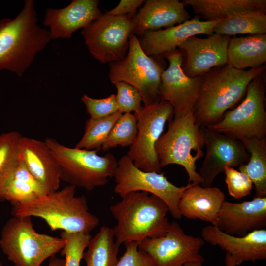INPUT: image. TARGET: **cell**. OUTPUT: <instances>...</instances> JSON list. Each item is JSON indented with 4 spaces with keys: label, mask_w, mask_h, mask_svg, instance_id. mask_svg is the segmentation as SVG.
<instances>
[{
    "label": "cell",
    "mask_w": 266,
    "mask_h": 266,
    "mask_svg": "<svg viewBox=\"0 0 266 266\" xmlns=\"http://www.w3.org/2000/svg\"><path fill=\"white\" fill-rule=\"evenodd\" d=\"M33 0H25L13 19H0V71L22 76L51 39L48 30L38 24Z\"/></svg>",
    "instance_id": "6da1fadb"
},
{
    "label": "cell",
    "mask_w": 266,
    "mask_h": 266,
    "mask_svg": "<svg viewBox=\"0 0 266 266\" xmlns=\"http://www.w3.org/2000/svg\"><path fill=\"white\" fill-rule=\"evenodd\" d=\"M265 69V66H262L240 70L227 64L203 75L193 109L196 124L207 127L219 122L243 97L249 83Z\"/></svg>",
    "instance_id": "7a4b0ae2"
},
{
    "label": "cell",
    "mask_w": 266,
    "mask_h": 266,
    "mask_svg": "<svg viewBox=\"0 0 266 266\" xmlns=\"http://www.w3.org/2000/svg\"><path fill=\"white\" fill-rule=\"evenodd\" d=\"M110 210L117 223L113 229L115 243H138L147 238L164 235L170 223L166 217L169 209L159 197L143 191L131 192Z\"/></svg>",
    "instance_id": "3957f363"
},
{
    "label": "cell",
    "mask_w": 266,
    "mask_h": 266,
    "mask_svg": "<svg viewBox=\"0 0 266 266\" xmlns=\"http://www.w3.org/2000/svg\"><path fill=\"white\" fill-rule=\"evenodd\" d=\"M76 188L68 185L27 203L14 205L13 215L41 218L52 231L90 234L99 220L89 211L85 196H75Z\"/></svg>",
    "instance_id": "277c9868"
},
{
    "label": "cell",
    "mask_w": 266,
    "mask_h": 266,
    "mask_svg": "<svg viewBox=\"0 0 266 266\" xmlns=\"http://www.w3.org/2000/svg\"><path fill=\"white\" fill-rule=\"evenodd\" d=\"M29 216L13 215L3 227L0 247L14 266H41L63 248L65 240L34 229Z\"/></svg>",
    "instance_id": "5b68a950"
},
{
    "label": "cell",
    "mask_w": 266,
    "mask_h": 266,
    "mask_svg": "<svg viewBox=\"0 0 266 266\" xmlns=\"http://www.w3.org/2000/svg\"><path fill=\"white\" fill-rule=\"evenodd\" d=\"M44 141L58 162L61 180L69 185L92 190L114 177L118 161L112 154L99 156L98 150L70 148L50 137Z\"/></svg>",
    "instance_id": "8992f818"
},
{
    "label": "cell",
    "mask_w": 266,
    "mask_h": 266,
    "mask_svg": "<svg viewBox=\"0 0 266 266\" xmlns=\"http://www.w3.org/2000/svg\"><path fill=\"white\" fill-rule=\"evenodd\" d=\"M204 141L200 126L196 123L192 110L185 116L169 121L167 132L158 140L155 150L161 168L171 164L182 166L189 183L200 184L202 179L196 171V162L203 156Z\"/></svg>",
    "instance_id": "52a82bcc"
},
{
    "label": "cell",
    "mask_w": 266,
    "mask_h": 266,
    "mask_svg": "<svg viewBox=\"0 0 266 266\" xmlns=\"http://www.w3.org/2000/svg\"><path fill=\"white\" fill-rule=\"evenodd\" d=\"M155 56L146 55L139 39L132 33L125 57L110 63L109 76L111 82H124L134 87L140 93L144 106L160 101L161 76L164 70Z\"/></svg>",
    "instance_id": "ba28073f"
},
{
    "label": "cell",
    "mask_w": 266,
    "mask_h": 266,
    "mask_svg": "<svg viewBox=\"0 0 266 266\" xmlns=\"http://www.w3.org/2000/svg\"><path fill=\"white\" fill-rule=\"evenodd\" d=\"M264 72L248 84L246 96L235 109L227 111L210 130L241 140L250 137H266L265 81Z\"/></svg>",
    "instance_id": "9c48e42d"
},
{
    "label": "cell",
    "mask_w": 266,
    "mask_h": 266,
    "mask_svg": "<svg viewBox=\"0 0 266 266\" xmlns=\"http://www.w3.org/2000/svg\"><path fill=\"white\" fill-rule=\"evenodd\" d=\"M133 16H111L105 13L82 29L85 43L95 59L111 63L125 57L132 34Z\"/></svg>",
    "instance_id": "30bf717a"
},
{
    "label": "cell",
    "mask_w": 266,
    "mask_h": 266,
    "mask_svg": "<svg viewBox=\"0 0 266 266\" xmlns=\"http://www.w3.org/2000/svg\"><path fill=\"white\" fill-rule=\"evenodd\" d=\"M116 185L115 193L121 198L134 191H143L155 195L167 205L173 218L182 217L178 204L183 192L191 183L177 187L171 183L164 173L146 172L137 168L127 155L118 161V166L113 177Z\"/></svg>",
    "instance_id": "8fae6325"
},
{
    "label": "cell",
    "mask_w": 266,
    "mask_h": 266,
    "mask_svg": "<svg viewBox=\"0 0 266 266\" xmlns=\"http://www.w3.org/2000/svg\"><path fill=\"white\" fill-rule=\"evenodd\" d=\"M137 133L126 154L139 169L146 172L161 173V167L155 150L166 121L171 120L173 109L169 102L160 101L143 106L138 113Z\"/></svg>",
    "instance_id": "7c38bea8"
},
{
    "label": "cell",
    "mask_w": 266,
    "mask_h": 266,
    "mask_svg": "<svg viewBox=\"0 0 266 266\" xmlns=\"http://www.w3.org/2000/svg\"><path fill=\"white\" fill-rule=\"evenodd\" d=\"M204 245L202 238L186 234L173 221L165 234L145 238L138 243V248L151 257L155 266H183L190 262L204 261L200 253Z\"/></svg>",
    "instance_id": "4fadbf2b"
},
{
    "label": "cell",
    "mask_w": 266,
    "mask_h": 266,
    "mask_svg": "<svg viewBox=\"0 0 266 266\" xmlns=\"http://www.w3.org/2000/svg\"><path fill=\"white\" fill-rule=\"evenodd\" d=\"M169 62L161 74L159 87L161 101H168L173 109L174 119L182 117L193 109L198 99L202 76L190 77L183 72L182 54L178 49L162 54Z\"/></svg>",
    "instance_id": "5bb4252c"
},
{
    "label": "cell",
    "mask_w": 266,
    "mask_h": 266,
    "mask_svg": "<svg viewBox=\"0 0 266 266\" xmlns=\"http://www.w3.org/2000/svg\"><path fill=\"white\" fill-rule=\"evenodd\" d=\"M206 153L198 172L201 186L211 187L215 177L226 167H234L247 162L249 154L241 141L200 126Z\"/></svg>",
    "instance_id": "9a60e30c"
},
{
    "label": "cell",
    "mask_w": 266,
    "mask_h": 266,
    "mask_svg": "<svg viewBox=\"0 0 266 266\" xmlns=\"http://www.w3.org/2000/svg\"><path fill=\"white\" fill-rule=\"evenodd\" d=\"M231 37L213 33L207 38H189L178 49L182 54V69L190 77L201 76L212 68L228 63Z\"/></svg>",
    "instance_id": "2e32d148"
},
{
    "label": "cell",
    "mask_w": 266,
    "mask_h": 266,
    "mask_svg": "<svg viewBox=\"0 0 266 266\" xmlns=\"http://www.w3.org/2000/svg\"><path fill=\"white\" fill-rule=\"evenodd\" d=\"M219 21H202L200 16L195 15L182 23L165 29L146 31L139 39L140 45L146 55L160 56L177 49L192 36L212 34L214 27Z\"/></svg>",
    "instance_id": "e0dca14e"
},
{
    "label": "cell",
    "mask_w": 266,
    "mask_h": 266,
    "mask_svg": "<svg viewBox=\"0 0 266 266\" xmlns=\"http://www.w3.org/2000/svg\"><path fill=\"white\" fill-rule=\"evenodd\" d=\"M203 240L218 246L229 253L236 266L244 262H255L266 258V230L251 232L243 236L231 235L212 225L201 230Z\"/></svg>",
    "instance_id": "ac0fdd59"
},
{
    "label": "cell",
    "mask_w": 266,
    "mask_h": 266,
    "mask_svg": "<svg viewBox=\"0 0 266 266\" xmlns=\"http://www.w3.org/2000/svg\"><path fill=\"white\" fill-rule=\"evenodd\" d=\"M216 226L231 235L243 236L266 228V197L250 201L232 203L225 201L219 213Z\"/></svg>",
    "instance_id": "d6986e66"
},
{
    "label": "cell",
    "mask_w": 266,
    "mask_h": 266,
    "mask_svg": "<svg viewBox=\"0 0 266 266\" xmlns=\"http://www.w3.org/2000/svg\"><path fill=\"white\" fill-rule=\"evenodd\" d=\"M98 5L97 0H73L63 8H47L43 24L49 28L51 39L70 38L76 30L102 14Z\"/></svg>",
    "instance_id": "ffe728a7"
},
{
    "label": "cell",
    "mask_w": 266,
    "mask_h": 266,
    "mask_svg": "<svg viewBox=\"0 0 266 266\" xmlns=\"http://www.w3.org/2000/svg\"><path fill=\"white\" fill-rule=\"evenodd\" d=\"M18 158L48 193L59 189L61 180L60 166L45 141L22 136Z\"/></svg>",
    "instance_id": "44dd1931"
},
{
    "label": "cell",
    "mask_w": 266,
    "mask_h": 266,
    "mask_svg": "<svg viewBox=\"0 0 266 266\" xmlns=\"http://www.w3.org/2000/svg\"><path fill=\"white\" fill-rule=\"evenodd\" d=\"M185 7L178 0H147L131 18L132 33L141 37L147 31L182 23L190 19Z\"/></svg>",
    "instance_id": "7402d4cb"
},
{
    "label": "cell",
    "mask_w": 266,
    "mask_h": 266,
    "mask_svg": "<svg viewBox=\"0 0 266 266\" xmlns=\"http://www.w3.org/2000/svg\"><path fill=\"white\" fill-rule=\"evenodd\" d=\"M225 201V194L219 188L191 183L182 195L178 209L182 216L200 219L216 226Z\"/></svg>",
    "instance_id": "603a6c76"
},
{
    "label": "cell",
    "mask_w": 266,
    "mask_h": 266,
    "mask_svg": "<svg viewBox=\"0 0 266 266\" xmlns=\"http://www.w3.org/2000/svg\"><path fill=\"white\" fill-rule=\"evenodd\" d=\"M228 64L240 70L263 66L266 61V33L231 38Z\"/></svg>",
    "instance_id": "cb8c5ba5"
},
{
    "label": "cell",
    "mask_w": 266,
    "mask_h": 266,
    "mask_svg": "<svg viewBox=\"0 0 266 266\" xmlns=\"http://www.w3.org/2000/svg\"><path fill=\"white\" fill-rule=\"evenodd\" d=\"M196 15L205 21H219L248 11L266 12V0H184Z\"/></svg>",
    "instance_id": "d4e9b609"
},
{
    "label": "cell",
    "mask_w": 266,
    "mask_h": 266,
    "mask_svg": "<svg viewBox=\"0 0 266 266\" xmlns=\"http://www.w3.org/2000/svg\"><path fill=\"white\" fill-rule=\"evenodd\" d=\"M240 141L250 156L248 163L240 165L238 170L245 173L254 185V197H266V138L253 137Z\"/></svg>",
    "instance_id": "484cf974"
},
{
    "label": "cell",
    "mask_w": 266,
    "mask_h": 266,
    "mask_svg": "<svg viewBox=\"0 0 266 266\" xmlns=\"http://www.w3.org/2000/svg\"><path fill=\"white\" fill-rule=\"evenodd\" d=\"M119 247L113 229L103 225L90 240L82 259L86 266H114L118 261Z\"/></svg>",
    "instance_id": "4316f807"
},
{
    "label": "cell",
    "mask_w": 266,
    "mask_h": 266,
    "mask_svg": "<svg viewBox=\"0 0 266 266\" xmlns=\"http://www.w3.org/2000/svg\"><path fill=\"white\" fill-rule=\"evenodd\" d=\"M213 31L230 37L237 34L266 33V12L248 11L237 13L218 21Z\"/></svg>",
    "instance_id": "83f0119b"
},
{
    "label": "cell",
    "mask_w": 266,
    "mask_h": 266,
    "mask_svg": "<svg viewBox=\"0 0 266 266\" xmlns=\"http://www.w3.org/2000/svg\"><path fill=\"white\" fill-rule=\"evenodd\" d=\"M22 136L17 131L0 135V201H4L5 189L13 178L18 164L19 145Z\"/></svg>",
    "instance_id": "f1b7e54d"
},
{
    "label": "cell",
    "mask_w": 266,
    "mask_h": 266,
    "mask_svg": "<svg viewBox=\"0 0 266 266\" xmlns=\"http://www.w3.org/2000/svg\"><path fill=\"white\" fill-rule=\"evenodd\" d=\"M122 114L118 111L103 118L88 119L85 123L84 134L75 147L86 150H101L114 125Z\"/></svg>",
    "instance_id": "f546056e"
},
{
    "label": "cell",
    "mask_w": 266,
    "mask_h": 266,
    "mask_svg": "<svg viewBox=\"0 0 266 266\" xmlns=\"http://www.w3.org/2000/svg\"><path fill=\"white\" fill-rule=\"evenodd\" d=\"M137 133V118L134 114H122L114 125L101 150L107 151L117 146H131Z\"/></svg>",
    "instance_id": "4dcf8cb0"
},
{
    "label": "cell",
    "mask_w": 266,
    "mask_h": 266,
    "mask_svg": "<svg viewBox=\"0 0 266 266\" xmlns=\"http://www.w3.org/2000/svg\"><path fill=\"white\" fill-rule=\"evenodd\" d=\"M61 237L65 240V244L61 250V255L65 259V266H80L85 249L92 238L88 233H68L62 231Z\"/></svg>",
    "instance_id": "1f68e13d"
},
{
    "label": "cell",
    "mask_w": 266,
    "mask_h": 266,
    "mask_svg": "<svg viewBox=\"0 0 266 266\" xmlns=\"http://www.w3.org/2000/svg\"><path fill=\"white\" fill-rule=\"evenodd\" d=\"M117 89L116 95L118 111L121 113L139 112L143 107L142 97L139 92L133 86L124 82L114 83Z\"/></svg>",
    "instance_id": "d6a6232c"
},
{
    "label": "cell",
    "mask_w": 266,
    "mask_h": 266,
    "mask_svg": "<svg viewBox=\"0 0 266 266\" xmlns=\"http://www.w3.org/2000/svg\"><path fill=\"white\" fill-rule=\"evenodd\" d=\"M81 100L85 106L87 113L92 119L105 117L118 111L115 94L103 99H94L84 94Z\"/></svg>",
    "instance_id": "836d02e7"
},
{
    "label": "cell",
    "mask_w": 266,
    "mask_h": 266,
    "mask_svg": "<svg viewBox=\"0 0 266 266\" xmlns=\"http://www.w3.org/2000/svg\"><path fill=\"white\" fill-rule=\"evenodd\" d=\"M224 172L228 193L230 196L239 199L251 193L253 184L245 173L232 167H226Z\"/></svg>",
    "instance_id": "e575fe53"
},
{
    "label": "cell",
    "mask_w": 266,
    "mask_h": 266,
    "mask_svg": "<svg viewBox=\"0 0 266 266\" xmlns=\"http://www.w3.org/2000/svg\"><path fill=\"white\" fill-rule=\"evenodd\" d=\"M38 197L29 185L15 178H13L7 185L4 196V200L10 202L13 206L27 203Z\"/></svg>",
    "instance_id": "d590c367"
},
{
    "label": "cell",
    "mask_w": 266,
    "mask_h": 266,
    "mask_svg": "<svg viewBox=\"0 0 266 266\" xmlns=\"http://www.w3.org/2000/svg\"><path fill=\"white\" fill-rule=\"evenodd\" d=\"M125 246L124 254L114 266H155L151 257L139 249L138 243H126Z\"/></svg>",
    "instance_id": "8d00e7d4"
},
{
    "label": "cell",
    "mask_w": 266,
    "mask_h": 266,
    "mask_svg": "<svg viewBox=\"0 0 266 266\" xmlns=\"http://www.w3.org/2000/svg\"><path fill=\"white\" fill-rule=\"evenodd\" d=\"M13 178L21 180L27 183L38 197L48 194L45 188L33 177L19 158L18 164Z\"/></svg>",
    "instance_id": "74e56055"
},
{
    "label": "cell",
    "mask_w": 266,
    "mask_h": 266,
    "mask_svg": "<svg viewBox=\"0 0 266 266\" xmlns=\"http://www.w3.org/2000/svg\"><path fill=\"white\" fill-rule=\"evenodd\" d=\"M144 1L143 0H121L116 7L106 13L109 15L117 16L128 14L133 15L137 12V9Z\"/></svg>",
    "instance_id": "f35d334b"
},
{
    "label": "cell",
    "mask_w": 266,
    "mask_h": 266,
    "mask_svg": "<svg viewBox=\"0 0 266 266\" xmlns=\"http://www.w3.org/2000/svg\"><path fill=\"white\" fill-rule=\"evenodd\" d=\"M65 259L54 256L50 258L47 266H65Z\"/></svg>",
    "instance_id": "ab89813d"
},
{
    "label": "cell",
    "mask_w": 266,
    "mask_h": 266,
    "mask_svg": "<svg viewBox=\"0 0 266 266\" xmlns=\"http://www.w3.org/2000/svg\"><path fill=\"white\" fill-rule=\"evenodd\" d=\"M225 265L226 266H236L233 258L228 253H226L225 256Z\"/></svg>",
    "instance_id": "60d3db41"
},
{
    "label": "cell",
    "mask_w": 266,
    "mask_h": 266,
    "mask_svg": "<svg viewBox=\"0 0 266 266\" xmlns=\"http://www.w3.org/2000/svg\"><path fill=\"white\" fill-rule=\"evenodd\" d=\"M183 266H202V263L197 261L190 262L185 264Z\"/></svg>",
    "instance_id": "b9f144b4"
},
{
    "label": "cell",
    "mask_w": 266,
    "mask_h": 266,
    "mask_svg": "<svg viewBox=\"0 0 266 266\" xmlns=\"http://www.w3.org/2000/svg\"><path fill=\"white\" fill-rule=\"evenodd\" d=\"M0 266H3L2 264L0 262Z\"/></svg>",
    "instance_id": "7bdbcfd3"
}]
</instances>
